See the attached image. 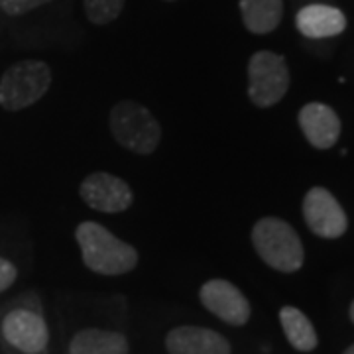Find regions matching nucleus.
Listing matches in <instances>:
<instances>
[{
    "label": "nucleus",
    "mask_w": 354,
    "mask_h": 354,
    "mask_svg": "<svg viewBox=\"0 0 354 354\" xmlns=\"http://www.w3.org/2000/svg\"><path fill=\"white\" fill-rule=\"evenodd\" d=\"M83 264L101 276H122L138 264V252L132 244L114 236L99 223L85 221L75 230Z\"/></svg>",
    "instance_id": "obj_1"
},
{
    "label": "nucleus",
    "mask_w": 354,
    "mask_h": 354,
    "mask_svg": "<svg viewBox=\"0 0 354 354\" xmlns=\"http://www.w3.org/2000/svg\"><path fill=\"white\" fill-rule=\"evenodd\" d=\"M256 254L266 264L283 274L297 272L305 262V248L290 223L278 216H264L252 228Z\"/></svg>",
    "instance_id": "obj_2"
},
{
    "label": "nucleus",
    "mask_w": 354,
    "mask_h": 354,
    "mask_svg": "<svg viewBox=\"0 0 354 354\" xmlns=\"http://www.w3.org/2000/svg\"><path fill=\"white\" fill-rule=\"evenodd\" d=\"M109 127L113 138L130 152L150 156L162 142V127L144 104L118 101L111 109Z\"/></svg>",
    "instance_id": "obj_3"
},
{
    "label": "nucleus",
    "mask_w": 354,
    "mask_h": 354,
    "mask_svg": "<svg viewBox=\"0 0 354 354\" xmlns=\"http://www.w3.org/2000/svg\"><path fill=\"white\" fill-rule=\"evenodd\" d=\"M51 85L50 65L38 59H24L4 71L0 79V106L22 111L38 102Z\"/></svg>",
    "instance_id": "obj_4"
},
{
    "label": "nucleus",
    "mask_w": 354,
    "mask_h": 354,
    "mask_svg": "<svg viewBox=\"0 0 354 354\" xmlns=\"http://www.w3.org/2000/svg\"><path fill=\"white\" fill-rule=\"evenodd\" d=\"M290 88V67L283 55L256 51L248 62V97L258 109L278 104Z\"/></svg>",
    "instance_id": "obj_5"
},
{
    "label": "nucleus",
    "mask_w": 354,
    "mask_h": 354,
    "mask_svg": "<svg viewBox=\"0 0 354 354\" xmlns=\"http://www.w3.org/2000/svg\"><path fill=\"white\" fill-rule=\"evenodd\" d=\"M304 218L309 230L321 239H341L348 228V216L337 197L325 187H313L304 197Z\"/></svg>",
    "instance_id": "obj_6"
},
{
    "label": "nucleus",
    "mask_w": 354,
    "mask_h": 354,
    "mask_svg": "<svg viewBox=\"0 0 354 354\" xmlns=\"http://www.w3.org/2000/svg\"><path fill=\"white\" fill-rule=\"evenodd\" d=\"M199 299L207 311L232 327H242L250 321L252 307L246 295L228 279H209L201 286Z\"/></svg>",
    "instance_id": "obj_7"
},
{
    "label": "nucleus",
    "mask_w": 354,
    "mask_h": 354,
    "mask_svg": "<svg viewBox=\"0 0 354 354\" xmlns=\"http://www.w3.org/2000/svg\"><path fill=\"white\" fill-rule=\"evenodd\" d=\"M6 342L22 354H44L50 342V329L39 311L14 309L2 321Z\"/></svg>",
    "instance_id": "obj_8"
},
{
    "label": "nucleus",
    "mask_w": 354,
    "mask_h": 354,
    "mask_svg": "<svg viewBox=\"0 0 354 354\" xmlns=\"http://www.w3.org/2000/svg\"><path fill=\"white\" fill-rule=\"evenodd\" d=\"M81 197L91 209L101 213H122L130 209L134 203V193L124 179L97 171L83 179L81 183Z\"/></svg>",
    "instance_id": "obj_9"
},
{
    "label": "nucleus",
    "mask_w": 354,
    "mask_h": 354,
    "mask_svg": "<svg viewBox=\"0 0 354 354\" xmlns=\"http://www.w3.org/2000/svg\"><path fill=\"white\" fill-rule=\"evenodd\" d=\"M299 128L317 150H329L341 136V118L325 102H307L299 111Z\"/></svg>",
    "instance_id": "obj_10"
},
{
    "label": "nucleus",
    "mask_w": 354,
    "mask_h": 354,
    "mask_svg": "<svg viewBox=\"0 0 354 354\" xmlns=\"http://www.w3.org/2000/svg\"><path fill=\"white\" fill-rule=\"evenodd\" d=\"M167 354H230V342L213 329L181 325L165 335Z\"/></svg>",
    "instance_id": "obj_11"
},
{
    "label": "nucleus",
    "mask_w": 354,
    "mask_h": 354,
    "mask_svg": "<svg viewBox=\"0 0 354 354\" xmlns=\"http://www.w3.org/2000/svg\"><path fill=\"white\" fill-rule=\"evenodd\" d=\"M295 26L305 38L323 39L339 36L346 28V16L329 4H309L295 16Z\"/></svg>",
    "instance_id": "obj_12"
},
{
    "label": "nucleus",
    "mask_w": 354,
    "mask_h": 354,
    "mask_svg": "<svg viewBox=\"0 0 354 354\" xmlns=\"http://www.w3.org/2000/svg\"><path fill=\"white\" fill-rule=\"evenodd\" d=\"M128 339L122 333L83 329L69 342V354H128Z\"/></svg>",
    "instance_id": "obj_13"
},
{
    "label": "nucleus",
    "mask_w": 354,
    "mask_h": 354,
    "mask_svg": "<svg viewBox=\"0 0 354 354\" xmlns=\"http://www.w3.org/2000/svg\"><path fill=\"white\" fill-rule=\"evenodd\" d=\"M279 323L283 335L291 346L299 353H311L315 351L319 344V337L313 327V323L309 321V317L304 311H299L293 305H286L279 309Z\"/></svg>",
    "instance_id": "obj_14"
},
{
    "label": "nucleus",
    "mask_w": 354,
    "mask_h": 354,
    "mask_svg": "<svg viewBox=\"0 0 354 354\" xmlns=\"http://www.w3.org/2000/svg\"><path fill=\"white\" fill-rule=\"evenodd\" d=\"M242 22L252 34H270L281 22L283 2L281 0H239Z\"/></svg>",
    "instance_id": "obj_15"
},
{
    "label": "nucleus",
    "mask_w": 354,
    "mask_h": 354,
    "mask_svg": "<svg viewBox=\"0 0 354 354\" xmlns=\"http://www.w3.org/2000/svg\"><path fill=\"white\" fill-rule=\"evenodd\" d=\"M124 2L127 0H83L87 18L97 26H106L114 22L122 12Z\"/></svg>",
    "instance_id": "obj_16"
},
{
    "label": "nucleus",
    "mask_w": 354,
    "mask_h": 354,
    "mask_svg": "<svg viewBox=\"0 0 354 354\" xmlns=\"http://www.w3.org/2000/svg\"><path fill=\"white\" fill-rule=\"evenodd\" d=\"M48 2L50 0H0V8L10 16H20V14L30 12L34 8H39Z\"/></svg>",
    "instance_id": "obj_17"
},
{
    "label": "nucleus",
    "mask_w": 354,
    "mask_h": 354,
    "mask_svg": "<svg viewBox=\"0 0 354 354\" xmlns=\"http://www.w3.org/2000/svg\"><path fill=\"white\" fill-rule=\"evenodd\" d=\"M16 276H18L16 266L10 260H6V258H0V291L8 290L16 281Z\"/></svg>",
    "instance_id": "obj_18"
},
{
    "label": "nucleus",
    "mask_w": 354,
    "mask_h": 354,
    "mask_svg": "<svg viewBox=\"0 0 354 354\" xmlns=\"http://www.w3.org/2000/svg\"><path fill=\"white\" fill-rule=\"evenodd\" d=\"M348 317H351V321L354 323V301L351 304V309H348Z\"/></svg>",
    "instance_id": "obj_19"
},
{
    "label": "nucleus",
    "mask_w": 354,
    "mask_h": 354,
    "mask_svg": "<svg viewBox=\"0 0 354 354\" xmlns=\"http://www.w3.org/2000/svg\"><path fill=\"white\" fill-rule=\"evenodd\" d=\"M342 354H354V344H351V346H348V348H346Z\"/></svg>",
    "instance_id": "obj_20"
}]
</instances>
